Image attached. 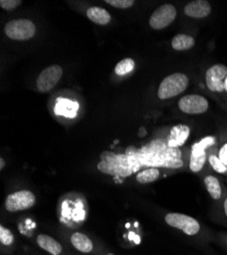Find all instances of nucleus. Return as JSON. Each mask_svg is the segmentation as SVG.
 <instances>
[{
    "instance_id": "obj_25",
    "label": "nucleus",
    "mask_w": 227,
    "mask_h": 255,
    "mask_svg": "<svg viewBox=\"0 0 227 255\" xmlns=\"http://www.w3.org/2000/svg\"><path fill=\"white\" fill-rule=\"evenodd\" d=\"M22 4L20 0H0V6L5 10H12Z\"/></svg>"
},
{
    "instance_id": "obj_6",
    "label": "nucleus",
    "mask_w": 227,
    "mask_h": 255,
    "mask_svg": "<svg viewBox=\"0 0 227 255\" xmlns=\"http://www.w3.org/2000/svg\"><path fill=\"white\" fill-rule=\"evenodd\" d=\"M165 222L170 227L181 230L190 236L196 235L200 231V224L196 219L187 215L177 214V212H171L165 216Z\"/></svg>"
},
{
    "instance_id": "obj_22",
    "label": "nucleus",
    "mask_w": 227,
    "mask_h": 255,
    "mask_svg": "<svg viewBox=\"0 0 227 255\" xmlns=\"http://www.w3.org/2000/svg\"><path fill=\"white\" fill-rule=\"evenodd\" d=\"M209 163L214 168V171L219 174H224L227 172V166L220 160V158L214 154L209 156Z\"/></svg>"
},
{
    "instance_id": "obj_19",
    "label": "nucleus",
    "mask_w": 227,
    "mask_h": 255,
    "mask_svg": "<svg viewBox=\"0 0 227 255\" xmlns=\"http://www.w3.org/2000/svg\"><path fill=\"white\" fill-rule=\"evenodd\" d=\"M204 183L206 188H207V191L209 192L210 196L215 200L220 199L222 195V191H221V186L218 179L213 176H208L205 178Z\"/></svg>"
},
{
    "instance_id": "obj_14",
    "label": "nucleus",
    "mask_w": 227,
    "mask_h": 255,
    "mask_svg": "<svg viewBox=\"0 0 227 255\" xmlns=\"http://www.w3.org/2000/svg\"><path fill=\"white\" fill-rule=\"evenodd\" d=\"M78 110V103L66 98H58L54 112L57 116H63L69 119H74Z\"/></svg>"
},
{
    "instance_id": "obj_7",
    "label": "nucleus",
    "mask_w": 227,
    "mask_h": 255,
    "mask_svg": "<svg viewBox=\"0 0 227 255\" xmlns=\"http://www.w3.org/2000/svg\"><path fill=\"white\" fill-rule=\"evenodd\" d=\"M215 141L214 137L208 136L193 145L190 158V168L192 172L199 173L203 168L206 162V148L213 145Z\"/></svg>"
},
{
    "instance_id": "obj_20",
    "label": "nucleus",
    "mask_w": 227,
    "mask_h": 255,
    "mask_svg": "<svg viewBox=\"0 0 227 255\" xmlns=\"http://www.w3.org/2000/svg\"><path fill=\"white\" fill-rule=\"evenodd\" d=\"M160 176L159 169L156 167H149L137 175V181L140 184H148L156 181Z\"/></svg>"
},
{
    "instance_id": "obj_9",
    "label": "nucleus",
    "mask_w": 227,
    "mask_h": 255,
    "mask_svg": "<svg viewBox=\"0 0 227 255\" xmlns=\"http://www.w3.org/2000/svg\"><path fill=\"white\" fill-rule=\"evenodd\" d=\"M63 69L60 66L53 65L44 69L37 79V88L40 92L46 93L52 90L63 77Z\"/></svg>"
},
{
    "instance_id": "obj_8",
    "label": "nucleus",
    "mask_w": 227,
    "mask_h": 255,
    "mask_svg": "<svg viewBox=\"0 0 227 255\" xmlns=\"http://www.w3.org/2000/svg\"><path fill=\"white\" fill-rule=\"evenodd\" d=\"M176 8L171 4H163L158 7L150 16L149 24L154 30H161L168 27L175 19Z\"/></svg>"
},
{
    "instance_id": "obj_24",
    "label": "nucleus",
    "mask_w": 227,
    "mask_h": 255,
    "mask_svg": "<svg viewBox=\"0 0 227 255\" xmlns=\"http://www.w3.org/2000/svg\"><path fill=\"white\" fill-rule=\"evenodd\" d=\"M105 3L116 8L126 9L132 7L135 4V1L134 0H105Z\"/></svg>"
},
{
    "instance_id": "obj_11",
    "label": "nucleus",
    "mask_w": 227,
    "mask_h": 255,
    "mask_svg": "<svg viewBox=\"0 0 227 255\" xmlns=\"http://www.w3.org/2000/svg\"><path fill=\"white\" fill-rule=\"evenodd\" d=\"M227 78V67L221 63L214 65L208 69L206 73V84L209 90L213 92H223L225 91L224 82Z\"/></svg>"
},
{
    "instance_id": "obj_21",
    "label": "nucleus",
    "mask_w": 227,
    "mask_h": 255,
    "mask_svg": "<svg viewBox=\"0 0 227 255\" xmlns=\"http://www.w3.org/2000/svg\"><path fill=\"white\" fill-rule=\"evenodd\" d=\"M135 66L136 63L133 58H125L117 63L114 71L117 76H126L135 69Z\"/></svg>"
},
{
    "instance_id": "obj_29",
    "label": "nucleus",
    "mask_w": 227,
    "mask_h": 255,
    "mask_svg": "<svg viewBox=\"0 0 227 255\" xmlns=\"http://www.w3.org/2000/svg\"><path fill=\"white\" fill-rule=\"evenodd\" d=\"M224 86H225V90L227 91V78L225 79V82H224Z\"/></svg>"
},
{
    "instance_id": "obj_12",
    "label": "nucleus",
    "mask_w": 227,
    "mask_h": 255,
    "mask_svg": "<svg viewBox=\"0 0 227 255\" xmlns=\"http://www.w3.org/2000/svg\"><path fill=\"white\" fill-rule=\"evenodd\" d=\"M211 5L206 0H196L188 3L184 7V13L195 18H203L211 13Z\"/></svg>"
},
{
    "instance_id": "obj_2",
    "label": "nucleus",
    "mask_w": 227,
    "mask_h": 255,
    "mask_svg": "<svg viewBox=\"0 0 227 255\" xmlns=\"http://www.w3.org/2000/svg\"><path fill=\"white\" fill-rule=\"evenodd\" d=\"M100 158L101 161L97 167L101 173L119 178H126L134 174L129 156L126 153L115 154L112 151H103Z\"/></svg>"
},
{
    "instance_id": "obj_30",
    "label": "nucleus",
    "mask_w": 227,
    "mask_h": 255,
    "mask_svg": "<svg viewBox=\"0 0 227 255\" xmlns=\"http://www.w3.org/2000/svg\"><path fill=\"white\" fill-rule=\"evenodd\" d=\"M106 255H114V254H112V253H108V254H106Z\"/></svg>"
},
{
    "instance_id": "obj_15",
    "label": "nucleus",
    "mask_w": 227,
    "mask_h": 255,
    "mask_svg": "<svg viewBox=\"0 0 227 255\" xmlns=\"http://www.w3.org/2000/svg\"><path fill=\"white\" fill-rule=\"evenodd\" d=\"M87 16L90 20L97 25L104 26L110 23L111 15L110 13L102 7L92 6L87 10Z\"/></svg>"
},
{
    "instance_id": "obj_26",
    "label": "nucleus",
    "mask_w": 227,
    "mask_h": 255,
    "mask_svg": "<svg viewBox=\"0 0 227 255\" xmlns=\"http://www.w3.org/2000/svg\"><path fill=\"white\" fill-rule=\"evenodd\" d=\"M218 157L227 166V144H225L221 147V149H220L219 154H218Z\"/></svg>"
},
{
    "instance_id": "obj_4",
    "label": "nucleus",
    "mask_w": 227,
    "mask_h": 255,
    "mask_svg": "<svg viewBox=\"0 0 227 255\" xmlns=\"http://www.w3.org/2000/svg\"><path fill=\"white\" fill-rule=\"evenodd\" d=\"M5 35L15 41H26L36 34V26L28 18H18L8 22L4 27Z\"/></svg>"
},
{
    "instance_id": "obj_3",
    "label": "nucleus",
    "mask_w": 227,
    "mask_h": 255,
    "mask_svg": "<svg viewBox=\"0 0 227 255\" xmlns=\"http://www.w3.org/2000/svg\"><path fill=\"white\" fill-rule=\"evenodd\" d=\"M189 79L184 74L175 73L165 78L159 86L158 97L162 100L179 95L188 88Z\"/></svg>"
},
{
    "instance_id": "obj_27",
    "label": "nucleus",
    "mask_w": 227,
    "mask_h": 255,
    "mask_svg": "<svg viewBox=\"0 0 227 255\" xmlns=\"http://www.w3.org/2000/svg\"><path fill=\"white\" fill-rule=\"evenodd\" d=\"M5 166V162L3 160V158H0V169H3Z\"/></svg>"
},
{
    "instance_id": "obj_1",
    "label": "nucleus",
    "mask_w": 227,
    "mask_h": 255,
    "mask_svg": "<svg viewBox=\"0 0 227 255\" xmlns=\"http://www.w3.org/2000/svg\"><path fill=\"white\" fill-rule=\"evenodd\" d=\"M126 154L129 156L134 173L142 166L179 168L183 164L178 148L169 147L168 143L163 140H154L140 149L134 146L128 147Z\"/></svg>"
},
{
    "instance_id": "obj_28",
    "label": "nucleus",
    "mask_w": 227,
    "mask_h": 255,
    "mask_svg": "<svg viewBox=\"0 0 227 255\" xmlns=\"http://www.w3.org/2000/svg\"><path fill=\"white\" fill-rule=\"evenodd\" d=\"M224 211H225V215L227 217V198L224 201Z\"/></svg>"
},
{
    "instance_id": "obj_18",
    "label": "nucleus",
    "mask_w": 227,
    "mask_h": 255,
    "mask_svg": "<svg viewBox=\"0 0 227 255\" xmlns=\"http://www.w3.org/2000/svg\"><path fill=\"white\" fill-rule=\"evenodd\" d=\"M195 45V39L192 36L179 34L173 37L171 41V46L174 50L177 51H183L189 50Z\"/></svg>"
},
{
    "instance_id": "obj_5",
    "label": "nucleus",
    "mask_w": 227,
    "mask_h": 255,
    "mask_svg": "<svg viewBox=\"0 0 227 255\" xmlns=\"http://www.w3.org/2000/svg\"><path fill=\"white\" fill-rule=\"evenodd\" d=\"M36 203V197L29 190H22L9 194L5 199V208L9 212L26 210L33 207Z\"/></svg>"
},
{
    "instance_id": "obj_23",
    "label": "nucleus",
    "mask_w": 227,
    "mask_h": 255,
    "mask_svg": "<svg viewBox=\"0 0 227 255\" xmlns=\"http://www.w3.org/2000/svg\"><path fill=\"white\" fill-rule=\"evenodd\" d=\"M14 241V237L12 235V233L4 228L3 226L0 227V242H1L2 245H5V246H9L13 243Z\"/></svg>"
},
{
    "instance_id": "obj_17",
    "label": "nucleus",
    "mask_w": 227,
    "mask_h": 255,
    "mask_svg": "<svg viewBox=\"0 0 227 255\" xmlns=\"http://www.w3.org/2000/svg\"><path fill=\"white\" fill-rule=\"evenodd\" d=\"M71 242L74 247L82 252V253H89L93 250V242L90 240L88 236L81 233H75L71 237Z\"/></svg>"
},
{
    "instance_id": "obj_16",
    "label": "nucleus",
    "mask_w": 227,
    "mask_h": 255,
    "mask_svg": "<svg viewBox=\"0 0 227 255\" xmlns=\"http://www.w3.org/2000/svg\"><path fill=\"white\" fill-rule=\"evenodd\" d=\"M37 244L52 255H59L63 251L61 245L48 235H39L37 237Z\"/></svg>"
},
{
    "instance_id": "obj_10",
    "label": "nucleus",
    "mask_w": 227,
    "mask_h": 255,
    "mask_svg": "<svg viewBox=\"0 0 227 255\" xmlns=\"http://www.w3.org/2000/svg\"><path fill=\"white\" fill-rule=\"evenodd\" d=\"M179 110L189 115H201L207 112L209 103L205 97L197 94L185 95L178 101Z\"/></svg>"
},
{
    "instance_id": "obj_13",
    "label": "nucleus",
    "mask_w": 227,
    "mask_h": 255,
    "mask_svg": "<svg viewBox=\"0 0 227 255\" xmlns=\"http://www.w3.org/2000/svg\"><path fill=\"white\" fill-rule=\"evenodd\" d=\"M191 130L188 126L178 125L174 126L169 134L167 143L171 148H178L184 144L190 136Z\"/></svg>"
}]
</instances>
